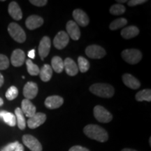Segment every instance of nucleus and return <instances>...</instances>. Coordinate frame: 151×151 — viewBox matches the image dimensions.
Instances as JSON below:
<instances>
[{
  "mask_svg": "<svg viewBox=\"0 0 151 151\" xmlns=\"http://www.w3.org/2000/svg\"><path fill=\"white\" fill-rule=\"evenodd\" d=\"M69 41V37L67 32L61 31L57 34L53 40V44L55 47L58 50H62L67 46Z\"/></svg>",
  "mask_w": 151,
  "mask_h": 151,
  "instance_id": "nucleus-8",
  "label": "nucleus"
},
{
  "mask_svg": "<svg viewBox=\"0 0 151 151\" xmlns=\"http://www.w3.org/2000/svg\"><path fill=\"white\" fill-rule=\"evenodd\" d=\"M139 29L136 26H129L122 29L121 35L125 39H129L139 35Z\"/></svg>",
  "mask_w": 151,
  "mask_h": 151,
  "instance_id": "nucleus-21",
  "label": "nucleus"
},
{
  "mask_svg": "<svg viewBox=\"0 0 151 151\" xmlns=\"http://www.w3.org/2000/svg\"><path fill=\"white\" fill-rule=\"evenodd\" d=\"M64 62V69L69 76H73L78 72V68L76 62L71 58H66Z\"/></svg>",
  "mask_w": 151,
  "mask_h": 151,
  "instance_id": "nucleus-18",
  "label": "nucleus"
},
{
  "mask_svg": "<svg viewBox=\"0 0 151 151\" xmlns=\"http://www.w3.org/2000/svg\"><path fill=\"white\" fill-rule=\"evenodd\" d=\"M66 29L67 31V35L70 37L73 40L77 41L80 39L81 31L78 24L73 20H69L66 25Z\"/></svg>",
  "mask_w": 151,
  "mask_h": 151,
  "instance_id": "nucleus-12",
  "label": "nucleus"
},
{
  "mask_svg": "<svg viewBox=\"0 0 151 151\" xmlns=\"http://www.w3.org/2000/svg\"><path fill=\"white\" fill-rule=\"evenodd\" d=\"M52 75V69L49 65H44L39 71V76L41 80L44 82H48L51 79Z\"/></svg>",
  "mask_w": 151,
  "mask_h": 151,
  "instance_id": "nucleus-23",
  "label": "nucleus"
},
{
  "mask_svg": "<svg viewBox=\"0 0 151 151\" xmlns=\"http://www.w3.org/2000/svg\"><path fill=\"white\" fill-rule=\"evenodd\" d=\"M77 66H78V71H81L82 73H85L90 69V62L83 57L80 56L78 58V65Z\"/></svg>",
  "mask_w": 151,
  "mask_h": 151,
  "instance_id": "nucleus-27",
  "label": "nucleus"
},
{
  "mask_svg": "<svg viewBox=\"0 0 151 151\" xmlns=\"http://www.w3.org/2000/svg\"><path fill=\"white\" fill-rule=\"evenodd\" d=\"M122 58L130 65H136L142 59V53L137 49H126L122 52Z\"/></svg>",
  "mask_w": 151,
  "mask_h": 151,
  "instance_id": "nucleus-3",
  "label": "nucleus"
},
{
  "mask_svg": "<svg viewBox=\"0 0 151 151\" xmlns=\"http://www.w3.org/2000/svg\"><path fill=\"white\" fill-rule=\"evenodd\" d=\"M15 116L16 118V123L18 124V128L20 129L23 130L26 127V120L24 118L23 113L22 112L20 108H16L15 110Z\"/></svg>",
  "mask_w": 151,
  "mask_h": 151,
  "instance_id": "nucleus-24",
  "label": "nucleus"
},
{
  "mask_svg": "<svg viewBox=\"0 0 151 151\" xmlns=\"http://www.w3.org/2000/svg\"><path fill=\"white\" fill-rule=\"evenodd\" d=\"M83 132L87 137L99 142H105L109 139L107 132L97 124H88L83 129Z\"/></svg>",
  "mask_w": 151,
  "mask_h": 151,
  "instance_id": "nucleus-1",
  "label": "nucleus"
},
{
  "mask_svg": "<svg viewBox=\"0 0 151 151\" xmlns=\"http://www.w3.org/2000/svg\"><path fill=\"white\" fill-rule=\"evenodd\" d=\"M122 81L126 86L133 90H137L141 86V83L139 80H137L135 77L129 73H125L122 76Z\"/></svg>",
  "mask_w": 151,
  "mask_h": 151,
  "instance_id": "nucleus-19",
  "label": "nucleus"
},
{
  "mask_svg": "<svg viewBox=\"0 0 151 151\" xmlns=\"http://www.w3.org/2000/svg\"><path fill=\"white\" fill-rule=\"evenodd\" d=\"M127 23V20L124 18H120L116 19L115 20L111 22L109 25V28L111 30H116L119 28H121L124 26H125Z\"/></svg>",
  "mask_w": 151,
  "mask_h": 151,
  "instance_id": "nucleus-28",
  "label": "nucleus"
},
{
  "mask_svg": "<svg viewBox=\"0 0 151 151\" xmlns=\"http://www.w3.org/2000/svg\"><path fill=\"white\" fill-rule=\"evenodd\" d=\"M21 109L23 114L25 115V116L28 117L29 118L33 116L36 113V111H37L35 106L30 101V100L27 99H24L22 101L21 109Z\"/></svg>",
  "mask_w": 151,
  "mask_h": 151,
  "instance_id": "nucleus-17",
  "label": "nucleus"
},
{
  "mask_svg": "<svg viewBox=\"0 0 151 151\" xmlns=\"http://www.w3.org/2000/svg\"><path fill=\"white\" fill-rule=\"evenodd\" d=\"M9 14L14 20H20L22 18V13L19 5L16 1H11L9 5Z\"/></svg>",
  "mask_w": 151,
  "mask_h": 151,
  "instance_id": "nucleus-20",
  "label": "nucleus"
},
{
  "mask_svg": "<svg viewBox=\"0 0 151 151\" xmlns=\"http://www.w3.org/2000/svg\"><path fill=\"white\" fill-rule=\"evenodd\" d=\"M9 67V58L4 55L0 54V70H4Z\"/></svg>",
  "mask_w": 151,
  "mask_h": 151,
  "instance_id": "nucleus-32",
  "label": "nucleus"
},
{
  "mask_svg": "<svg viewBox=\"0 0 151 151\" xmlns=\"http://www.w3.org/2000/svg\"><path fill=\"white\" fill-rule=\"evenodd\" d=\"M26 65H27V69L28 73L31 76H37L39 74V67L35 64H34L31 60H27L26 61Z\"/></svg>",
  "mask_w": 151,
  "mask_h": 151,
  "instance_id": "nucleus-29",
  "label": "nucleus"
},
{
  "mask_svg": "<svg viewBox=\"0 0 151 151\" xmlns=\"http://www.w3.org/2000/svg\"><path fill=\"white\" fill-rule=\"evenodd\" d=\"M28 57L31 59H34L35 58V50L32 49V50H29V52H28Z\"/></svg>",
  "mask_w": 151,
  "mask_h": 151,
  "instance_id": "nucleus-37",
  "label": "nucleus"
},
{
  "mask_svg": "<svg viewBox=\"0 0 151 151\" xmlns=\"http://www.w3.org/2000/svg\"><path fill=\"white\" fill-rule=\"evenodd\" d=\"M8 32L11 37L18 43H23L26 40V35L23 29L19 24L11 22L8 27Z\"/></svg>",
  "mask_w": 151,
  "mask_h": 151,
  "instance_id": "nucleus-4",
  "label": "nucleus"
},
{
  "mask_svg": "<svg viewBox=\"0 0 151 151\" xmlns=\"http://www.w3.org/2000/svg\"><path fill=\"white\" fill-rule=\"evenodd\" d=\"M117 2H118V3H126V2H127V1H126V0H121V1H120V0H118V1H116Z\"/></svg>",
  "mask_w": 151,
  "mask_h": 151,
  "instance_id": "nucleus-41",
  "label": "nucleus"
},
{
  "mask_svg": "<svg viewBox=\"0 0 151 151\" xmlns=\"http://www.w3.org/2000/svg\"><path fill=\"white\" fill-rule=\"evenodd\" d=\"M4 104V101H3V99H1V97H0V106H2Z\"/></svg>",
  "mask_w": 151,
  "mask_h": 151,
  "instance_id": "nucleus-42",
  "label": "nucleus"
},
{
  "mask_svg": "<svg viewBox=\"0 0 151 151\" xmlns=\"http://www.w3.org/2000/svg\"><path fill=\"white\" fill-rule=\"evenodd\" d=\"M6 97L8 100H14L18 97V90L16 87L11 86L6 92Z\"/></svg>",
  "mask_w": 151,
  "mask_h": 151,
  "instance_id": "nucleus-31",
  "label": "nucleus"
},
{
  "mask_svg": "<svg viewBox=\"0 0 151 151\" xmlns=\"http://www.w3.org/2000/svg\"><path fill=\"white\" fill-rule=\"evenodd\" d=\"M69 151H90L88 148H84V147L81 146H75L71 147L69 149Z\"/></svg>",
  "mask_w": 151,
  "mask_h": 151,
  "instance_id": "nucleus-36",
  "label": "nucleus"
},
{
  "mask_svg": "<svg viewBox=\"0 0 151 151\" xmlns=\"http://www.w3.org/2000/svg\"><path fill=\"white\" fill-rule=\"evenodd\" d=\"M25 60V54L20 49H16L12 52L11 57V62L14 67H20L24 64Z\"/></svg>",
  "mask_w": 151,
  "mask_h": 151,
  "instance_id": "nucleus-14",
  "label": "nucleus"
},
{
  "mask_svg": "<svg viewBox=\"0 0 151 151\" xmlns=\"http://www.w3.org/2000/svg\"><path fill=\"white\" fill-rule=\"evenodd\" d=\"M94 116L97 120L102 123H108L113 119L111 113L101 106H96L94 108Z\"/></svg>",
  "mask_w": 151,
  "mask_h": 151,
  "instance_id": "nucleus-5",
  "label": "nucleus"
},
{
  "mask_svg": "<svg viewBox=\"0 0 151 151\" xmlns=\"http://www.w3.org/2000/svg\"><path fill=\"white\" fill-rule=\"evenodd\" d=\"M18 143H19L18 141L9 143V144L6 145V146L4 147V148L1 150V151H14L17 146L18 145Z\"/></svg>",
  "mask_w": 151,
  "mask_h": 151,
  "instance_id": "nucleus-33",
  "label": "nucleus"
},
{
  "mask_svg": "<svg viewBox=\"0 0 151 151\" xmlns=\"http://www.w3.org/2000/svg\"><path fill=\"white\" fill-rule=\"evenodd\" d=\"M51 67L57 73H61L64 70V62L59 56H55L51 60Z\"/></svg>",
  "mask_w": 151,
  "mask_h": 151,
  "instance_id": "nucleus-25",
  "label": "nucleus"
},
{
  "mask_svg": "<svg viewBox=\"0 0 151 151\" xmlns=\"http://www.w3.org/2000/svg\"><path fill=\"white\" fill-rule=\"evenodd\" d=\"M43 24V19L37 15H32V16H29L25 22L26 27L31 30L40 27Z\"/></svg>",
  "mask_w": 151,
  "mask_h": 151,
  "instance_id": "nucleus-16",
  "label": "nucleus"
},
{
  "mask_svg": "<svg viewBox=\"0 0 151 151\" xmlns=\"http://www.w3.org/2000/svg\"><path fill=\"white\" fill-rule=\"evenodd\" d=\"M92 94L103 98H110L114 94L115 90L112 86L106 83H95L90 87Z\"/></svg>",
  "mask_w": 151,
  "mask_h": 151,
  "instance_id": "nucleus-2",
  "label": "nucleus"
},
{
  "mask_svg": "<svg viewBox=\"0 0 151 151\" xmlns=\"http://www.w3.org/2000/svg\"><path fill=\"white\" fill-rule=\"evenodd\" d=\"M4 79L3 76L0 73V87H1V86L4 84Z\"/></svg>",
  "mask_w": 151,
  "mask_h": 151,
  "instance_id": "nucleus-39",
  "label": "nucleus"
},
{
  "mask_svg": "<svg viewBox=\"0 0 151 151\" xmlns=\"http://www.w3.org/2000/svg\"><path fill=\"white\" fill-rule=\"evenodd\" d=\"M14 151H24V147L21 143H18V145L17 146Z\"/></svg>",
  "mask_w": 151,
  "mask_h": 151,
  "instance_id": "nucleus-38",
  "label": "nucleus"
},
{
  "mask_svg": "<svg viewBox=\"0 0 151 151\" xmlns=\"http://www.w3.org/2000/svg\"><path fill=\"white\" fill-rule=\"evenodd\" d=\"M73 17L76 22V24L81 27H86L89 24V18L88 15L81 9H78L73 11Z\"/></svg>",
  "mask_w": 151,
  "mask_h": 151,
  "instance_id": "nucleus-13",
  "label": "nucleus"
},
{
  "mask_svg": "<svg viewBox=\"0 0 151 151\" xmlns=\"http://www.w3.org/2000/svg\"><path fill=\"white\" fill-rule=\"evenodd\" d=\"M0 118H2L4 121L10 127H14L16 124V116L10 112H7L6 111H0Z\"/></svg>",
  "mask_w": 151,
  "mask_h": 151,
  "instance_id": "nucleus-22",
  "label": "nucleus"
},
{
  "mask_svg": "<svg viewBox=\"0 0 151 151\" xmlns=\"http://www.w3.org/2000/svg\"><path fill=\"white\" fill-rule=\"evenodd\" d=\"M38 94V86L37 83L32 82H27L24 86L23 95L27 99H32L37 97Z\"/></svg>",
  "mask_w": 151,
  "mask_h": 151,
  "instance_id": "nucleus-11",
  "label": "nucleus"
},
{
  "mask_svg": "<svg viewBox=\"0 0 151 151\" xmlns=\"http://www.w3.org/2000/svg\"><path fill=\"white\" fill-rule=\"evenodd\" d=\"M136 99L138 101H151V90L150 89L143 90L137 92L136 94Z\"/></svg>",
  "mask_w": 151,
  "mask_h": 151,
  "instance_id": "nucleus-26",
  "label": "nucleus"
},
{
  "mask_svg": "<svg viewBox=\"0 0 151 151\" xmlns=\"http://www.w3.org/2000/svg\"><path fill=\"white\" fill-rule=\"evenodd\" d=\"M121 151H137V150H133V149H130V148H124L122 149Z\"/></svg>",
  "mask_w": 151,
  "mask_h": 151,
  "instance_id": "nucleus-40",
  "label": "nucleus"
},
{
  "mask_svg": "<svg viewBox=\"0 0 151 151\" xmlns=\"http://www.w3.org/2000/svg\"><path fill=\"white\" fill-rule=\"evenodd\" d=\"M46 120V114L42 113H36L33 116L29 118L27 124L30 129H36L43 124Z\"/></svg>",
  "mask_w": 151,
  "mask_h": 151,
  "instance_id": "nucleus-9",
  "label": "nucleus"
},
{
  "mask_svg": "<svg viewBox=\"0 0 151 151\" xmlns=\"http://www.w3.org/2000/svg\"><path fill=\"white\" fill-rule=\"evenodd\" d=\"M63 98L57 95L50 96L45 100V106L49 109H55L59 108L63 104Z\"/></svg>",
  "mask_w": 151,
  "mask_h": 151,
  "instance_id": "nucleus-15",
  "label": "nucleus"
},
{
  "mask_svg": "<svg viewBox=\"0 0 151 151\" xmlns=\"http://www.w3.org/2000/svg\"><path fill=\"white\" fill-rule=\"evenodd\" d=\"M147 2L146 0H130L127 1V4L129 6H134L137 5L143 4Z\"/></svg>",
  "mask_w": 151,
  "mask_h": 151,
  "instance_id": "nucleus-35",
  "label": "nucleus"
},
{
  "mask_svg": "<svg viewBox=\"0 0 151 151\" xmlns=\"http://www.w3.org/2000/svg\"><path fill=\"white\" fill-rule=\"evenodd\" d=\"M22 142L31 151H42V146L39 140L33 136L25 134L22 137Z\"/></svg>",
  "mask_w": 151,
  "mask_h": 151,
  "instance_id": "nucleus-7",
  "label": "nucleus"
},
{
  "mask_svg": "<svg viewBox=\"0 0 151 151\" xmlns=\"http://www.w3.org/2000/svg\"><path fill=\"white\" fill-rule=\"evenodd\" d=\"M50 46H51V41L50 38L48 37H43L40 41L39 46V54L40 55L41 60H43L50 52Z\"/></svg>",
  "mask_w": 151,
  "mask_h": 151,
  "instance_id": "nucleus-10",
  "label": "nucleus"
},
{
  "mask_svg": "<svg viewBox=\"0 0 151 151\" xmlns=\"http://www.w3.org/2000/svg\"><path fill=\"white\" fill-rule=\"evenodd\" d=\"M29 2L36 6H43L48 3L47 0H30Z\"/></svg>",
  "mask_w": 151,
  "mask_h": 151,
  "instance_id": "nucleus-34",
  "label": "nucleus"
},
{
  "mask_svg": "<svg viewBox=\"0 0 151 151\" xmlns=\"http://www.w3.org/2000/svg\"><path fill=\"white\" fill-rule=\"evenodd\" d=\"M86 54L92 59H101L106 55V52L101 46L98 45H91L86 48Z\"/></svg>",
  "mask_w": 151,
  "mask_h": 151,
  "instance_id": "nucleus-6",
  "label": "nucleus"
},
{
  "mask_svg": "<svg viewBox=\"0 0 151 151\" xmlns=\"http://www.w3.org/2000/svg\"><path fill=\"white\" fill-rule=\"evenodd\" d=\"M125 7L123 5L120 4H116L111 7L110 13L115 16H120V15L123 14L125 12Z\"/></svg>",
  "mask_w": 151,
  "mask_h": 151,
  "instance_id": "nucleus-30",
  "label": "nucleus"
}]
</instances>
